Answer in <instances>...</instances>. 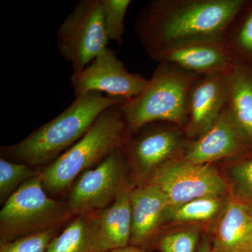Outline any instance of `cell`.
Returning <instances> with one entry per match:
<instances>
[{
    "label": "cell",
    "mask_w": 252,
    "mask_h": 252,
    "mask_svg": "<svg viewBox=\"0 0 252 252\" xmlns=\"http://www.w3.org/2000/svg\"><path fill=\"white\" fill-rule=\"evenodd\" d=\"M70 80L76 97L97 92L125 100L138 95L149 84L143 76L129 72L109 47L82 70L72 73Z\"/></svg>",
    "instance_id": "30bf717a"
},
{
    "label": "cell",
    "mask_w": 252,
    "mask_h": 252,
    "mask_svg": "<svg viewBox=\"0 0 252 252\" xmlns=\"http://www.w3.org/2000/svg\"><path fill=\"white\" fill-rule=\"evenodd\" d=\"M109 252H146V250L138 247L129 245L125 248L115 249Z\"/></svg>",
    "instance_id": "484cf974"
},
{
    "label": "cell",
    "mask_w": 252,
    "mask_h": 252,
    "mask_svg": "<svg viewBox=\"0 0 252 252\" xmlns=\"http://www.w3.org/2000/svg\"><path fill=\"white\" fill-rule=\"evenodd\" d=\"M39 172L32 170L26 163H16L0 159V199L9 198L23 184Z\"/></svg>",
    "instance_id": "44dd1931"
},
{
    "label": "cell",
    "mask_w": 252,
    "mask_h": 252,
    "mask_svg": "<svg viewBox=\"0 0 252 252\" xmlns=\"http://www.w3.org/2000/svg\"><path fill=\"white\" fill-rule=\"evenodd\" d=\"M104 27L109 41L122 45L124 34V21L131 4L130 0H101Z\"/></svg>",
    "instance_id": "7402d4cb"
},
{
    "label": "cell",
    "mask_w": 252,
    "mask_h": 252,
    "mask_svg": "<svg viewBox=\"0 0 252 252\" xmlns=\"http://www.w3.org/2000/svg\"><path fill=\"white\" fill-rule=\"evenodd\" d=\"M130 202L132 228L129 245L146 250L154 246L158 236L168 200L158 187L144 184L133 187L131 190Z\"/></svg>",
    "instance_id": "5bb4252c"
},
{
    "label": "cell",
    "mask_w": 252,
    "mask_h": 252,
    "mask_svg": "<svg viewBox=\"0 0 252 252\" xmlns=\"http://www.w3.org/2000/svg\"><path fill=\"white\" fill-rule=\"evenodd\" d=\"M109 41L101 0L78 1L57 32L58 49L72 73L90 64L108 47Z\"/></svg>",
    "instance_id": "8992f818"
},
{
    "label": "cell",
    "mask_w": 252,
    "mask_h": 252,
    "mask_svg": "<svg viewBox=\"0 0 252 252\" xmlns=\"http://www.w3.org/2000/svg\"><path fill=\"white\" fill-rule=\"evenodd\" d=\"M248 145L225 106L207 130L189 142L183 158L196 164H211L236 157Z\"/></svg>",
    "instance_id": "8fae6325"
},
{
    "label": "cell",
    "mask_w": 252,
    "mask_h": 252,
    "mask_svg": "<svg viewBox=\"0 0 252 252\" xmlns=\"http://www.w3.org/2000/svg\"><path fill=\"white\" fill-rule=\"evenodd\" d=\"M228 73V72H227ZM227 73L199 75L191 86L186 135L196 138L216 120L228 100Z\"/></svg>",
    "instance_id": "7c38bea8"
},
{
    "label": "cell",
    "mask_w": 252,
    "mask_h": 252,
    "mask_svg": "<svg viewBox=\"0 0 252 252\" xmlns=\"http://www.w3.org/2000/svg\"><path fill=\"white\" fill-rule=\"evenodd\" d=\"M230 177L238 198L252 201V158L233 165Z\"/></svg>",
    "instance_id": "d4e9b609"
},
{
    "label": "cell",
    "mask_w": 252,
    "mask_h": 252,
    "mask_svg": "<svg viewBox=\"0 0 252 252\" xmlns=\"http://www.w3.org/2000/svg\"><path fill=\"white\" fill-rule=\"evenodd\" d=\"M224 41L234 63L241 56L252 57V9L238 27L228 28Z\"/></svg>",
    "instance_id": "603a6c76"
},
{
    "label": "cell",
    "mask_w": 252,
    "mask_h": 252,
    "mask_svg": "<svg viewBox=\"0 0 252 252\" xmlns=\"http://www.w3.org/2000/svg\"><path fill=\"white\" fill-rule=\"evenodd\" d=\"M226 107L247 143L252 144V70L234 63L227 73Z\"/></svg>",
    "instance_id": "e0dca14e"
},
{
    "label": "cell",
    "mask_w": 252,
    "mask_h": 252,
    "mask_svg": "<svg viewBox=\"0 0 252 252\" xmlns=\"http://www.w3.org/2000/svg\"><path fill=\"white\" fill-rule=\"evenodd\" d=\"M210 239L211 252H252V211L230 200L219 215Z\"/></svg>",
    "instance_id": "9a60e30c"
},
{
    "label": "cell",
    "mask_w": 252,
    "mask_h": 252,
    "mask_svg": "<svg viewBox=\"0 0 252 252\" xmlns=\"http://www.w3.org/2000/svg\"><path fill=\"white\" fill-rule=\"evenodd\" d=\"M123 102L106 109L82 138L40 172L46 192L56 194L67 190L83 172L124 148L130 132Z\"/></svg>",
    "instance_id": "3957f363"
},
{
    "label": "cell",
    "mask_w": 252,
    "mask_h": 252,
    "mask_svg": "<svg viewBox=\"0 0 252 252\" xmlns=\"http://www.w3.org/2000/svg\"><path fill=\"white\" fill-rule=\"evenodd\" d=\"M198 74L167 63H159L140 94L122 104L131 133L153 122H167L185 130L190 89Z\"/></svg>",
    "instance_id": "277c9868"
},
{
    "label": "cell",
    "mask_w": 252,
    "mask_h": 252,
    "mask_svg": "<svg viewBox=\"0 0 252 252\" xmlns=\"http://www.w3.org/2000/svg\"><path fill=\"white\" fill-rule=\"evenodd\" d=\"M133 189L128 180L119 190L114 201L104 210L96 212L97 252H110L130 244L132 228L130 193Z\"/></svg>",
    "instance_id": "2e32d148"
},
{
    "label": "cell",
    "mask_w": 252,
    "mask_h": 252,
    "mask_svg": "<svg viewBox=\"0 0 252 252\" xmlns=\"http://www.w3.org/2000/svg\"><path fill=\"white\" fill-rule=\"evenodd\" d=\"M246 4L245 0H152L137 17L135 32L153 59L175 46L224 39Z\"/></svg>",
    "instance_id": "6da1fadb"
},
{
    "label": "cell",
    "mask_w": 252,
    "mask_h": 252,
    "mask_svg": "<svg viewBox=\"0 0 252 252\" xmlns=\"http://www.w3.org/2000/svg\"><path fill=\"white\" fill-rule=\"evenodd\" d=\"M198 252H211V244L209 237H205L202 240L199 247Z\"/></svg>",
    "instance_id": "4316f807"
},
{
    "label": "cell",
    "mask_w": 252,
    "mask_h": 252,
    "mask_svg": "<svg viewBox=\"0 0 252 252\" xmlns=\"http://www.w3.org/2000/svg\"><path fill=\"white\" fill-rule=\"evenodd\" d=\"M221 197H203L180 205L168 206L164 212L163 224L207 221L219 216L225 202Z\"/></svg>",
    "instance_id": "d6986e66"
},
{
    "label": "cell",
    "mask_w": 252,
    "mask_h": 252,
    "mask_svg": "<svg viewBox=\"0 0 252 252\" xmlns=\"http://www.w3.org/2000/svg\"><path fill=\"white\" fill-rule=\"evenodd\" d=\"M124 148L83 172L73 185L67 203L72 215L94 213L109 207L127 179Z\"/></svg>",
    "instance_id": "9c48e42d"
},
{
    "label": "cell",
    "mask_w": 252,
    "mask_h": 252,
    "mask_svg": "<svg viewBox=\"0 0 252 252\" xmlns=\"http://www.w3.org/2000/svg\"><path fill=\"white\" fill-rule=\"evenodd\" d=\"M200 234L197 226L171 230L158 235L154 246L160 252H198Z\"/></svg>",
    "instance_id": "ffe728a7"
},
{
    "label": "cell",
    "mask_w": 252,
    "mask_h": 252,
    "mask_svg": "<svg viewBox=\"0 0 252 252\" xmlns=\"http://www.w3.org/2000/svg\"><path fill=\"white\" fill-rule=\"evenodd\" d=\"M124 101L97 92L77 96L58 117L3 151L27 165L51 163L82 138L106 109Z\"/></svg>",
    "instance_id": "7a4b0ae2"
},
{
    "label": "cell",
    "mask_w": 252,
    "mask_h": 252,
    "mask_svg": "<svg viewBox=\"0 0 252 252\" xmlns=\"http://www.w3.org/2000/svg\"><path fill=\"white\" fill-rule=\"evenodd\" d=\"M70 215L67 204L48 196L39 172L6 199L0 212L1 244L59 227Z\"/></svg>",
    "instance_id": "5b68a950"
},
{
    "label": "cell",
    "mask_w": 252,
    "mask_h": 252,
    "mask_svg": "<svg viewBox=\"0 0 252 252\" xmlns=\"http://www.w3.org/2000/svg\"><path fill=\"white\" fill-rule=\"evenodd\" d=\"M131 134L135 137L130 135L124 154L137 178L144 183L162 165L183 157L188 144L185 130L171 123H151Z\"/></svg>",
    "instance_id": "52a82bcc"
},
{
    "label": "cell",
    "mask_w": 252,
    "mask_h": 252,
    "mask_svg": "<svg viewBox=\"0 0 252 252\" xmlns=\"http://www.w3.org/2000/svg\"><path fill=\"white\" fill-rule=\"evenodd\" d=\"M59 227L39 230L1 244L0 252H46Z\"/></svg>",
    "instance_id": "cb8c5ba5"
},
{
    "label": "cell",
    "mask_w": 252,
    "mask_h": 252,
    "mask_svg": "<svg viewBox=\"0 0 252 252\" xmlns=\"http://www.w3.org/2000/svg\"><path fill=\"white\" fill-rule=\"evenodd\" d=\"M144 184L158 187L168 206L203 197L223 198L228 191L224 179L211 164L193 163L183 157L162 165Z\"/></svg>",
    "instance_id": "ba28073f"
},
{
    "label": "cell",
    "mask_w": 252,
    "mask_h": 252,
    "mask_svg": "<svg viewBox=\"0 0 252 252\" xmlns=\"http://www.w3.org/2000/svg\"><path fill=\"white\" fill-rule=\"evenodd\" d=\"M152 59L170 63L198 75L227 73L234 63L224 39H207L175 46L162 51Z\"/></svg>",
    "instance_id": "4fadbf2b"
},
{
    "label": "cell",
    "mask_w": 252,
    "mask_h": 252,
    "mask_svg": "<svg viewBox=\"0 0 252 252\" xmlns=\"http://www.w3.org/2000/svg\"><path fill=\"white\" fill-rule=\"evenodd\" d=\"M46 252H97L96 212L77 215L61 234L52 239Z\"/></svg>",
    "instance_id": "ac0fdd59"
}]
</instances>
